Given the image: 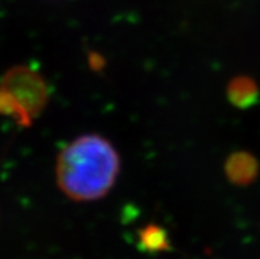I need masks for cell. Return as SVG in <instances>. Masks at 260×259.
<instances>
[{
  "label": "cell",
  "instance_id": "3957f363",
  "mask_svg": "<svg viewBox=\"0 0 260 259\" xmlns=\"http://www.w3.org/2000/svg\"><path fill=\"white\" fill-rule=\"evenodd\" d=\"M224 176L235 187L244 188L254 184L259 176L260 165L257 159L248 151L231 152L223 164Z\"/></svg>",
  "mask_w": 260,
  "mask_h": 259
},
{
  "label": "cell",
  "instance_id": "7a4b0ae2",
  "mask_svg": "<svg viewBox=\"0 0 260 259\" xmlns=\"http://www.w3.org/2000/svg\"><path fill=\"white\" fill-rule=\"evenodd\" d=\"M0 89L16 102L32 125L49 103L50 89L46 79L28 65H16L7 70L0 79Z\"/></svg>",
  "mask_w": 260,
  "mask_h": 259
},
{
  "label": "cell",
  "instance_id": "6da1fadb",
  "mask_svg": "<svg viewBox=\"0 0 260 259\" xmlns=\"http://www.w3.org/2000/svg\"><path fill=\"white\" fill-rule=\"evenodd\" d=\"M120 174V156L107 138L85 134L73 139L56 160V183L68 198L92 203L110 193Z\"/></svg>",
  "mask_w": 260,
  "mask_h": 259
},
{
  "label": "cell",
  "instance_id": "277c9868",
  "mask_svg": "<svg viewBox=\"0 0 260 259\" xmlns=\"http://www.w3.org/2000/svg\"><path fill=\"white\" fill-rule=\"evenodd\" d=\"M226 97L231 106L239 110L254 107L260 101V89L257 82L250 76H237L229 81Z\"/></svg>",
  "mask_w": 260,
  "mask_h": 259
},
{
  "label": "cell",
  "instance_id": "8992f818",
  "mask_svg": "<svg viewBox=\"0 0 260 259\" xmlns=\"http://www.w3.org/2000/svg\"><path fill=\"white\" fill-rule=\"evenodd\" d=\"M0 114L13 119L21 127H30L32 126V123L28 121V118L25 117L23 110L19 107V105L2 89H0Z\"/></svg>",
  "mask_w": 260,
  "mask_h": 259
},
{
  "label": "cell",
  "instance_id": "5b68a950",
  "mask_svg": "<svg viewBox=\"0 0 260 259\" xmlns=\"http://www.w3.org/2000/svg\"><path fill=\"white\" fill-rule=\"evenodd\" d=\"M140 251L147 254H158L171 251L172 245L168 232L158 223L149 222L138 230V243Z\"/></svg>",
  "mask_w": 260,
  "mask_h": 259
}]
</instances>
